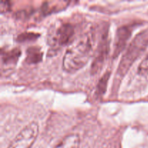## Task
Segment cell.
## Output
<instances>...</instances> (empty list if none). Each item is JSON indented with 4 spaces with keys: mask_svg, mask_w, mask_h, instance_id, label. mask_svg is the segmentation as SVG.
<instances>
[{
    "mask_svg": "<svg viewBox=\"0 0 148 148\" xmlns=\"http://www.w3.org/2000/svg\"><path fill=\"white\" fill-rule=\"evenodd\" d=\"M10 7H11V5H10V1H1V5H0V10H1V12H7L10 9Z\"/></svg>",
    "mask_w": 148,
    "mask_h": 148,
    "instance_id": "cell-14",
    "label": "cell"
},
{
    "mask_svg": "<svg viewBox=\"0 0 148 148\" xmlns=\"http://www.w3.org/2000/svg\"><path fill=\"white\" fill-rule=\"evenodd\" d=\"M38 131V124L30 123L17 134L7 148H30L37 138Z\"/></svg>",
    "mask_w": 148,
    "mask_h": 148,
    "instance_id": "cell-3",
    "label": "cell"
},
{
    "mask_svg": "<svg viewBox=\"0 0 148 148\" xmlns=\"http://www.w3.org/2000/svg\"><path fill=\"white\" fill-rule=\"evenodd\" d=\"M26 61L28 64H37L42 59L43 53L40 49L37 47H30L26 52Z\"/></svg>",
    "mask_w": 148,
    "mask_h": 148,
    "instance_id": "cell-9",
    "label": "cell"
},
{
    "mask_svg": "<svg viewBox=\"0 0 148 148\" xmlns=\"http://www.w3.org/2000/svg\"><path fill=\"white\" fill-rule=\"evenodd\" d=\"M64 2H52V1L44 2L43 4V7H42L43 12L45 14H47L53 12V11L56 10L55 8H56L57 10H59V7H60L61 9H63L64 6Z\"/></svg>",
    "mask_w": 148,
    "mask_h": 148,
    "instance_id": "cell-11",
    "label": "cell"
},
{
    "mask_svg": "<svg viewBox=\"0 0 148 148\" xmlns=\"http://www.w3.org/2000/svg\"><path fill=\"white\" fill-rule=\"evenodd\" d=\"M94 42V35L90 33L82 35L72 42L64 56V70L73 73L83 67L92 56Z\"/></svg>",
    "mask_w": 148,
    "mask_h": 148,
    "instance_id": "cell-1",
    "label": "cell"
},
{
    "mask_svg": "<svg viewBox=\"0 0 148 148\" xmlns=\"http://www.w3.org/2000/svg\"><path fill=\"white\" fill-rule=\"evenodd\" d=\"M138 73L143 76L148 75V52L138 66Z\"/></svg>",
    "mask_w": 148,
    "mask_h": 148,
    "instance_id": "cell-12",
    "label": "cell"
},
{
    "mask_svg": "<svg viewBox=\"0 0 148 148\" xmlns=\"http://www.w3.org/2000/svg\"><path fill=\"white\" fill-rule=\"evenodd\" d=\"M75 36V28L70 23H61L50 35L51 47H62L67 45Z\"/></svg>",
    "mask_w": 148,
    "mask_h": 148,
    "instance_id": "cell-4",
    "label": "cell"
},
{
    "mask_svg": "<svg viewBox=\"0 0 148 148\" xmlns=\"http://www.w3.org/2000/svg\"><path fill=\"white\" fill-rule=\"evenodd\" d=\"M132 32V27L129 25H124L119 27L115 38L114 57H117L125 49L127 41L131 37Z\"/></svg>",
    "mask_w": 148,
    "mask_h": 148,
    "instance_id": "cell-6",
    "label": "cell"
},
{
    "mask_svg": "<svg viewBox=\"0 0 148 148\" xmlns=\"http://www.w3.org/2000/svg\"><path fill=\"white\" fill-rule=\"evenodd\" d=\"M109 51V40L108 38V32H106L101 36V40L94 56L93 62L91 66V73L97 74L102 69Z\"/></svg>",
    "mask_w": 148,
    "mask_h": 148,
    "instance_id": "cell-5",
    "label": "cell"
},
{
    "mask_svg": "<svg viewBox=\"0 0 148 148\" xmlns=\"http://www.w3.org/2000/svg\"><path fill=\"white\" fill-rule=\"evenodd\" d=\"M148 46V29L137 33L129 44L119 64L117 73L120 77L127 74L132 64L141 56Z\"/></svg>",
    "mask_w": 148,
    "mask_h": 148,
    "instance_id": "cell-2",
    "label": "cell"
},
{
    "mask_svg": "<svg viewBox=\"0 0 148 148\" xmlns=\"http://www.w3.org/2000/svg\"><path fill=\"white\" fill-rule=\"evenodd\" d=\"M80 138L75 134L66 136L54 148H79Z\"/></svg>",
    "mask_w": 148,
    "mask_h": 148,
    "instance_id": "cell-7",
    "label": "cell"
},
{
    "mask_svg": "<svg viewBox=\"0 0 148 148\" xmlns=\"http://www.w3.org/2000/svg\"><path fill=\"white\" fill-rule=\"evenodd\" d=\"M38 37V34H34V33H23L20 34L18 37V41H26L30 39H35L36 38Z\"/></svg>",
    "mask_w": 148,
    "mask_h": 148,
    "instance_id": "cell-13",
    "label": "cell"
},
{
    "mask_svg": "<svg viewBox=\"0 0 148 148\" xmlns=\"http://www.w3.org/2000/svg\"><path fill=\"white\" fill-rule=\"evenodd\" d=\"M110 77V72H106L105 73V75L101 78V79L98 82V85H97L96 88V94L98 96H101L103 95L105 93L106 90L107 88V85H108V81Z\"/></svg>",
    "mask_w": 148,
    "mask_h": 148,
    "instance_id": "cell-10",
    "label": "cell"
},
{
    "mask_svg": "<svg viewBox=\"0 0 148 148\" xmlns=\"http://www.w3.org/2000/svg\"><path fill=\"white\" fill-rule=\"evenodd\" d=\"M20 56V51L18 49H14L8 51L1 52V62L5 66L14 65L17 63Z\"/></svg>",
    "mask_w": 148,
    "mask_h": 148,
    "instance_id": "cell-8",
    "label": "cell"
}]
</instances>
